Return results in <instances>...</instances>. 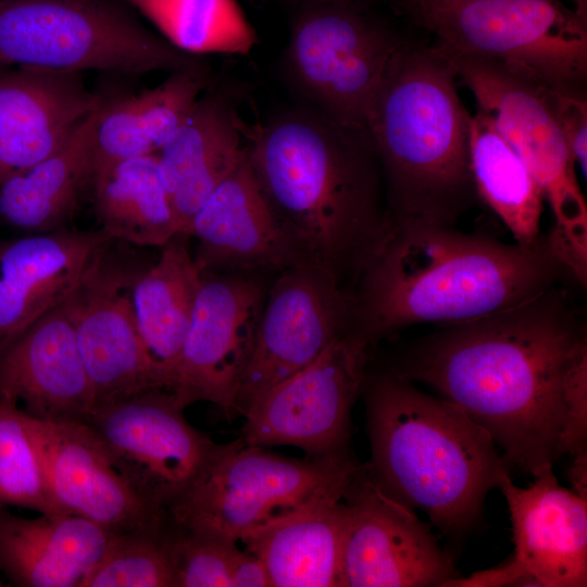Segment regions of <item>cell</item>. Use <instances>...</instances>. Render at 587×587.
I'll use <instances>...</instances> for the list:
<instances>
[{"instance_id":"21","label":"cell","mask_w":587,"mask_h":587,"mask_svg":"<svg viewBox=\"0 0 587 587\" xmlns=\"http://www.w3.org/2000/svg\"><path fill=\"white\" fill-rule=\"evenodd\" d=\"M0 401L40 421L87 422L92 394L66 301L0 352Z\"/></svg>"},{"instance_id":"9","label":"cell","mask_w":587,"mask_h":587,"mask_svg":"<svg viewBox=\"0 0 587 587\" xmlns=\"http://www.w3.org/2000/svg\"><path fill=\"white\" fill-rule=\"evenodd\" d=\"M359 465L351 454L287 458L239 437L221 446L167 513L185 530L237 544L310 503L342 495Z\"/></svg>"},{"instance_id":"26","label":"cell","mask_w":587,"mask_h":587,"mask_svg":"<svg viewBox=\"0 0 587 587\" xmlns=\"http://www.w3.org/2000/svg\"><path fill=\"white\" fill-rule=\"evenodd\" d=\"M188 235L177 234L158 261L137 272L132 301L146 350L165 389L174 380L203 275L189 249Z\"/></svg>"},{"instance_id":"10","label":"cell","mask_w":587,"mask_h":587,"mask_svg":"<svg viewBox=\"0 0 587 587\" xmlns=\"http://www.w3.org/2000/svg\"><path fill=\"white\" fill-rule=\"evenodd\" d=\"M371 348L355 329L337 338L312 363L250 405L242 442L294 446L311 458L350 455L351 410L362 392Z\"/></svg>"},{"instance_id":"11","label":"cell","mask_w":587,"mask_h":587,"mask_svg":"<svg viewBox=\"0 0 587 587\" xmlns=\"http://www.w3.org/2000/svg\"><path fill=\"white\" fill-rule=\"evenodd\" d=\"M86 423L132 489L164 511L190 489L222 446L189 424L164 388L97 408Z\"/></svg>"},{"instance_id":"3","label":"cell","mask_w":587,"mask_h":587,"mask_svg":"<svg viewBox=\"0 0 587 587\" xmlns=\"http://www.w3.org/2000/svg\"><path fill=\"white\" fill-rule=\"evenodd\" d=\"M248 157L277 217L352 291L388 230L382 170L367 128L294 108L254 129Z\"/></svg>"},{"instance_id":"14","label":"cell","mask_w":587,"mask_h":587,"mask_svg":"<svg viewBox=\"0 0 587 587\" xmlns=\"http://www.w3.org/2000/svg\"><path fill=\"white\" fill-rule=\"evenodd\" d=\"M267 275H203L170 389L184 409L207 401L228 416L234 412L271 285Z\"/></svg>"},{"instance_id":"37","label":"cell","mask_w":587,"mask_h":587,"mask_svg":"<svg viewBox=\"0 0 587 587\" xmlns=\"http://www.w3.org/2000/svg\"><path fill=\"white\" fill-rule=\"evenodd\" d=\"M229 587H271L262 561L257 555L239 549L230 566Z\"/></svg>"},{"instance_id":"42","label":"cell","mask_w":587,"mask_h":587,"mask_svg":"<svg viewBox=\"0 0 587 587\" xmlns=\"http://www.w3.org/2000/svg\"><path fill=\"white\" fill-rule=\"evenodd\" d=\"M1 1H2V0H0V2H1Z\"/></svg>"},{"instance_id":"38","label":"cell","mask_w":587,"mask_h":587,"mask_svg":"<svg viewBox=\"0 0 587 587\" xmlns=\"http://www.w3.org/2000/svg\"><path fill=\"white\" fill-rule=\"evenodd\" d=\"M566 478L571 489L580 498L587 499V452L573 455L566 470Z\"/></svg>"},{"instance_id":"19","label":"cell","mask_w":587,"mask_h":587,"mask_svg":"<svg viewBox=\"0 0 587 587\" xmlns=\"http://www.w3.org/2000/svg\"><path fill=\"white\" fill-rule=\"evenodd\" d=\"M113 239L70 227L0 242V352L67 301L102 265Z\"/></svg>"},{"instance_id":"30","label":"cell","mask_w":587,"mask_h":587,"mask_svg":"<svg viewBox=\"0 0 587 587\" xmlns=\"http://www.w3.org/2000/svg\"><path fill=\"white\" fill-rule=\"evenodd\" d=\"M171 45L190 54H248L255 29L236 0H126Z\"/></svg>"},{"instance_id":"12","label":"cell","mask_w":587,"mask_h":587,"mask_svg":"<svg viewBox=\"0 0 587 587\" xmlns=\"http://www.w3.org/2000/svg\"><path fill=\"white\" fill-rule=\"evenodd\" d=\"M435 46L540 186L555 218L553 227L587 243L586 201L575 161L548 104L547 87L497 63Z\"/></svg>"},{"instance_id":"13","label":"cell","mask_w":587,"mask_h":587,"mask_svg":"<svg viewBox=\"0 0 587 587\" xmlns=\"http://www.w3.org/2000/svg\"><path fill=\"white\" fill-rule=\"evenodd\" d=\"M353 329L352 291L332 272L309 262L277 273L268 288L234 412L245 415L261 395Z\"/></svg>"},{"instance_id":"7","label":"cell","mask_w":587,"mask_h":587,"mask_svg":"<svg viewBox=\"0 0 587 587\" xmlns=\"http://www.w3.org/2000/svg\"><path fill=\"white\" fill-rule=\"evenodd\" d=\"M449 51L587 96V24L561 0H394Z\"/></svg>"},{"instance_id":"23","label":"cell","mask_w":587,"mask_h":587,"mask_svg":"<svg viewBox=\"0 0 587 587\" xmlns=\"http://www.w3.org/2000/svg\"><path fill=\"white\" fill-rule=\"evenodd\" d=\"M241 123L228 98L218 91L201 95L191 112L157 152L178 234L210 195L233 173L247 153Z\"/></svg>"},{"instance_id":"5","label":"cell","mask_w":587,"mask_h":587,"mask_svg":"<svg viewBox=\"0 0 587 587\" xmlns=\"http://www.w3.org/2000/svg\"><path fill=\"white\" fill-rule=\"evenodd\" d=\"M457 83L435 45L408 38L385 70L366 128L382 170L388 224L455 226L478 198L470 164L471 114Z\"/></svg>"},{"instance_id":"17","label":"cell","mask_w":587,"mask_h":587,"mask_svg":"<svg viewBox=\"0 0 587 587\" xmlns=\"http://www.w3.org/2000/svg\"><path fill=\"white\" fill-rule=\"evenodd\" d=\"M189 236L201 274H277L315 262L277 217L252 171L248 149L196 213Z\"/></svg>"},{"instance_id":"16","label":"cell","mask_w":587,"mask_h":587,"mask_svg":"<svg viewBox=\"0 0 587 587\" xmlns=\"http://www.w3.org/2000/svg\"><path fill=\"white\" fill-rule=\"evenodd\" d=\"M342 587H448L452 558L414 510L385 494L360 464L344 496Z\"/></svg>"},{"instance_id":"31","label":"cell","mask_w":587,"mask_h":587,"mask_svg":"<svg viewBox=\"0 0 587 587\" xmlns=\"http://www.w3.org/2000/svg\"><path fill=\"white\" fill-rule=\"evenodd\" d=\"M173 534L167 512L127 532L113 533L80 587H175Z\"/></svg>"},{"instance_id":"41","label":"cell","mask_w":587,"mask_h":587,"mask_svg":"<svg viewBox=\"0 0 587 587\" xmlns=\"http://www.w3.org/2000/svg\"><path fill=\"white\" fill-rule=\"evenodd\" d=\"M287 1L289 2L290 0H287Z\"/></svg>"},{"instance_id":"2","label":"cell","mask_w":587,"mask_h":587,"mask_svg":"<svg viewBox=\"0 0 587 587\" xmlns=\"http://www.w3.org/2000/svg\"><path fill=\"white\" fill-rule=\"evenodd\" d=\"M565 275L547 234L522 245L453 225L391 223L352 288L354 327L373 347L407 326L461 323L517 305Z\"/></svg>"},{"instance_id":"32","label":"cell","mask_w":587,"mask_h":587,"mask_svg":"<svg viewBox=\"0 0 587 587\" xmlns=\"http://www.w3.org/2000/svg\"><path fill=\"white\" fill-rule=\"evenodd\" d=\"M0 507L60 513L51 498L29 416L0 401Z\"/></svg>"},{"instance_id":"6","label":"cell","mask_w":587,"mask_h":587,"mask_svg":"<svg viewBox=\"0 0 587 587\" xmlns=\"http://www.w3.org/2000/svg\"><path fill=\"white\" fill-rule=\"evenodd\" d=\"M0 66L118 74L209 70L203 59L148 28L126 0H2Z\"/></svg>"},{"instance_id":"15","label":"cell","mask_w":587,"mask_h":587,"mask_svg":"<svg viewBox=\"0 0 587 587\" xmlns=\"http://www.w3.org/2000/svg\"><path fill=\"white\" fill-rule=\"evenodd\" d=\"M527 487L507 475L498 489L508 504L513 555L448 587L587 586V499L563 487L552 470Z\"/></svg>"},{"instance_id":"8","label":"cell","mask_w":587,"mask_h":587,"mask_svg":"<svg viewBox=\"0 0 587 587\" xmlns=\"http://www.w3.org/2000/svg\"><path fill=\"white\" fill-rule=\"evenodd\" d=\"M283 73L304 107L366 128L385 70L407 39L386 17L340 0H290Z\"/></svg>"},{"instance_id":"25","label":"cell","mask_w":587,"mask_h":587,"mask_svg":"<svg viewBox=\"0 0 587 587\" xmlns=\"http://www.w3.org/2000/svg\"><path fill=\"white\" fill-rule=\"evenodd\" d=\"M342 496L320 499L241 539L264 564L271 587H342Z\"/></svg>"},{"instance_id":"27","label":"cell","mask_w":587,"mask_h":587,"mask_svg":"<svg viewBox=\"0 0 587 587\" xmlns=\"http://www.w3.org/2000/svg\"><path fill=\"white\" fill-rule=\"evenodd\" d=\"M97 112L86 117L57 151L0 185V218L4 223L29 234L68 227L84 188L91 184Z\"/></svg>"},{"instance_id":"40","label":"cell","mask_w":587,"mask_h":587,"mask_svg":"<svg viewBox=\"0 0 587 587\" xmlns=\"http://www.w3.org/2000/svg\"><path fill=\"white\" fill-rule=\"evenodd\" d=\"M340 1H347V2H353L364 5H374L377 0H340Z\"/></svg>"},{"instance_id":"29","label":"cell","mask_w":587,"mask_h":587,"mask_svg":"<svg viewBox=\"0 0 587 587\" xmlns=\"http://www.w3.org/2000/svg\"><path fill=\"white\" fill-rule=\"evenodd\" d=\"M470 164L477 197L500 217L515 242H536L544 192L489 116L477 109L470 122Z\"/></svg>"},{"instance_id":"39","label":"cell","mask_w":587,"mask_h":587,"mask_svg":"<svg viewBox=\"0 0 587 587\" xmlns=\"http://www.w3.org/2000/svg\"><path fill=\"white\" fill-rule=\"evenodd\" d=\"M573 3L572 10L577 17L585 24H587V0H571Z\"/></svg>"},{"instance_id":"20","label":"cell","mask_w":587,"mask_h":587,"mask_svg":"<svg viewBox=\"0 0 587 587\" xmlns=\"http://www.w3.org/2000/svg\"><path fill=\"white\" fill-rule=\"evenodd\" d=\"M29 423L60 513L85 517L111 533H123L167 512L148 504L132 489L87 423L30 416Z\"/></svg>"},{"instance_id":"1","label":"cell","mask_w":587,"mask_h":587,"mask_svg":"<svg viewBox=\"0 0 587 587\" xmlns=\"http://www.w3.org/2000/svg\"><path fill=\"white\" fill-rule=\"evenodd\" d=\"M585 361L584 321L555 286L505 310L444 325L389 370L457 404L491 436L511 472L534 477L560 459L566 386Z\"/></svg>"},{"instance_id":"4","label":"cell","mask_w":587,"mask_h":587,"mask_svg":"<svg viewBox=\"0 0 587 587\" xmlns=\"http://www.w3.org/2000/svg\"><path fill=\"white\" fill-rule=\"evenodd\" d=\"M361 394L373 482L445 534L473 528L488 492L511 475L491 436L453 402L389 369L367 370Z\"/></svg>"},{"instance_id":"24","label":"cell","mask_w":587,"mask_h":587,"mask_svg":"<svg viewBox=\"0 0 587 587\" xmlns=\"http://www.w3.org/2000/svg\"><path fill=\"white\" fill-rule=\"evenodd\" d=\"M112 535L82 516L27 519L0 507V572L18 587H80Z\"/></svg>"},{"instance_id":"36","label":"cell","mask_w":587,"mask_h":587,"mask_svg":"<svg viewBox=\"0 0 587 587\" xmlns=\"http://www.w3.org/2000/svg\"><path fill=\"white\" fill-rule=\"evenodd\" d=\"M546 98L584 177L587 168V98H579L546 88Z\"/></svg>"},{"instance_id":"33","label":"cell","mask_w":587,"mask_h":587,"mask_svg":"<svg viewBox=\"0 0 587 587\" xmlns=\"http://www.w3.org/2000/svg\"><path fill=\"white\" fill-rule=\"evenodd\" d=\"M155 152L140 116L136 95L107 98L97 112L91 140V174Z\"/></svg>"},{"instance_id":"18","label":"cell","mask_w":587,"mask_h":587,"mask_svg":"<svg viewBox=\"0 0 587 587\" xmlns=\"http://www.w3.org/2000/svg\"><path fill=\"white\" fill-rule=\"evenodd\" d=\"M136 274L105 258L66 301L91 388L92 410L143 390L165 389L137 326L132 301Z\"/></svg>"},{"instance_id":"34","label":"cell","mask_w":587,"mask_h":587,"mask_svg":"<svg viewBox=\"0 0 587 587\" xmlns=\"http://www.w3.org/2000/svg\"><path fill=\"white\" fill-rule=\"evenodd\" d=\"M209 74L174 72L159 86L136 95L138 110L158 152L185 122Z\"/></svg>"},{"instance_id":"22","label":"cell","mask_w":587,"mask_h":587,"mask_svg":"<svg viewBox=\"0 0 587 587\" xmlns=\"http://www.w3.org/2000/svg\"><path fill=\"white\" fill-rule=\"evenodd\" d=\"M105 100L80 73L0 66V185L57 151Z\"/></svg>"},{"instance_id":"28","label":"cell","mask_w":587,"mask_h":587,"mask_svg":"<svg viewBox=\"0 0 587 587\" xmlns=\"http://www.w3.org/2000/svg\"><path fill=\"white\" fill-rule=\"evenodd\" d=\"M90 185L101 229L113 240L162 248L178 234L157 152L102 168Z\"/></svg>"},{"instance_id":"35","label":"cell","mask_w":587,"mask_h":587,"mask_svg":"<svg viewBox=\"0 0 587 587\" xmlns=\"http://www.w3.org/2000/svg\"><path fill=\"white\" fill-rule=\"evenodd\" d=\"M238 550L235 542L185 530L174 524L175 587H229L230 566Z\"/></svg>"}]
</instances>
